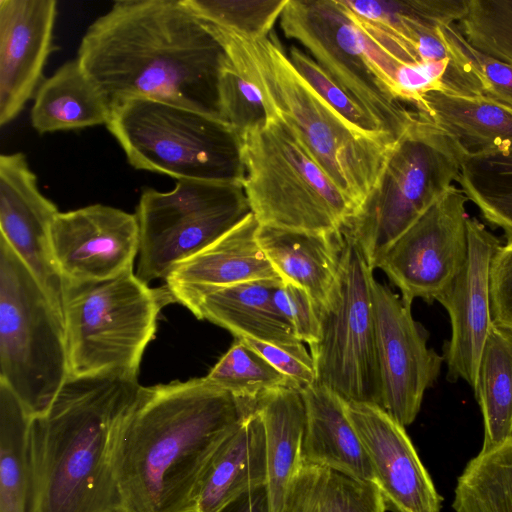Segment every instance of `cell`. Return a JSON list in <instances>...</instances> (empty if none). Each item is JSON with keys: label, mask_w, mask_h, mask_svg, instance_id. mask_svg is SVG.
Masks as SVG:
<instances>
[{"label": "cell", "mask_w": 512, "mask_h": 512, "mask_svg": "<svg viewBox=\"0 0 512 512\" xmlns=\"http://www.w3.org/2000/svg\"><path fill=\"white\" fill-rule=\"evenodd\" d=\"M372 301L381 407L405 427L416 419L424 393L437 382L444 358L428 347L429 333L413 318L411 305L375 278Z\"/></svg>", "instance_id": "14"}, {"label": "cell", "mask_w": 512, "mask_h": 512, "mask_svg": "<svg viewBox=\"0 0 512 512\" xmlns=\"http://www.w3.org/2000/svg\"><path fill=\"white\" fill-rule=\"evenodd\" d=\"M464 159L445 132L413 113L377 187L341 228L372 269L387 248L457 182Z\"/></svg>", "instance_id": "9"}, {"label": "cell", "mask_w": 512, "mask_h": 512, "mask_svg": "<svg viewBox=\"0 0 512 512\" xmlns=\"http://www.w3.org/2000/svg\"><path fill=\"white\" fill-rule=\"evenodd\" d=\"M330 512H386L378 485L331 471L328 481Z\"/></svg>", "instance_id": "41"}, {"label": "cell", "mask_w": 512, "mask_h": 512, "mask_svg": "<svg viewBox=\"0 0 512 512\" xmlns=\"http://www.w3.org/2000/svg\"><path fill=\"white\" fill-rule=\"evenodd\" d=\"M457 182L482 217L512 239V151L466 157Z\"/></svg>", "instance_id": "31"}, {"label": "cell", "mask_w": 512, "mask_h": 512, "mask_svg": "<svg viewBox=\"0 0 512 512\" xmlns=\"http://www.w3.org/2000/svg\"><path fill=\"white\" fill-rule=\"evenodd\" d=\"M468 255L452 285L437 299L448 312L451 337L443 348L446 379L465 380L472 389L483 347L493 323L490 298L492 259L502 244L475 217L467 219Z\"/></svg>", "instance_id": "16"}, {"label": "cell", "mask_w": 512, "mask_h": 512, "mask_svg": "<svg viewBox=\"0 0 512 512\" xmlns=\"http://www.w3.org/2000/svg\"><path fill=\"white\" fill-rule=\"evenodd\" d=\"M140 231L135 214L93 204L59 212L51 227V246L63 279L104 280L133 271Z\"/></svg>", "instance_id": "15"}, {"label": "cell", "mask_w": 512, "mask_h": 512, "mask_svg": "<svg viewBox=\"0 0 512 512\" xmlns=\"http://www.w3.org/2000/svg\"><path fill=\"white\" fill-rule=\"evenodd\" d=\"M110 115V105L74 59L39 85L34 95L31 124L44 134L106 125Z\"/></svg>", "instance_id": "27"}, {"label": "cell", "mask_w": 512, "mask_h": 512, "mask_svg": "<svg viewBox=\"0 0 512 512\" xmlns=\"http://www.w3.org/2000/svg\"><path fill=\"white\" fill-rule=\"evenodd\" d=\"M484 421L482 450L512 437V331L492 323L473 388Z\"/></svg>", "instance_id": "28"}, {"label": "cell", "mask_w": 512, "mask_h": 512, "mask_svg": "<svg viewBox=\"0 0 512 512\" xmlns=\"http://www.w3.org/2000/svg\"><path fill=\"white\" fill-rule=\"evenodd\" d=\"M167 304L162 287H149L133 271L104 280L63 279L69 376L114 373L137 379Z\"/></svg>", "instance_id": "5"}, {"label": "cell", "mask_w": 512, "mask_h": 512, "mask_svg": "<svg viewBox=\"0 0 512 512\" xmlns=\"http://www.w3.org/2000/svg\"><path fill=\"white\" fill-rule=\"evenodd\" d=\"M265 434L267 492L271 512H281L286 493L302 467L305 406L293 388L271 390L256 401Z\"/></svg>", "instance_id": "26"}, {"label": "cell", "mask_w": 512, "mask_h": 512, "mask_svg": "<svg viewBox=\"0 0 512 512\" xmlns=\"http://www.w3.org/2000/svg\"><path fill=\"white\" fill-rule=\"evenodd\" d=\"M279 23L388 134L397 141L405 134L413 112L373 73L360 32L340 0H288Z\"/></svg>", "instance_id": "12"}, {"label": "cell", "mask_w": 512, "mask_h": 512, "mask_svg": "<svg viewBox=\"0 0 512 512\" xmlns=\"http://www.w3.org/2000/svg\"><path fill=\"white\" fill-rule=\"evenodd\" d=\"M69 377L62 313L0 237V383L34 417Z\"/></svg>", "instance_id": "8"}, {"label": "cell", "mask_w": 512, "mask_h": 512, "mask_svg": "<svg viewBox=\"0 0 512 512\" xmlns=\"http://www.w3.org/2000/svg\"><path fill=\"white\" fill-rule=\"evenodd\" d=\"M57 16L55 0H0V125L13 121L36 93Z\"/></svg>", "instance_id": "19"}, {"label": "cell", "mask_w": 512, "mask_h": 512, "mask_svg": "<svg viewBox=\"0 0 512 512\" xmlns=\"http://www.w3.org/2000/svg\"><path fill=\"white\" fill-rule=\"evenodd\" d=\"M257 240L283 282L303 288L318 309L328 306L344 247L341 229L305 232L259 225Z\"/></svg>", "instance_id": "22"}, {"label": "cell", "mask_w": 512, "mask_h": 512, "mask_svg": "<svg viewBox=\"0 0 512 512\" xmlns=\"http://www.w3.org/2000/svg\"><path fill=\"white\" fill-rule=\"evenodd\" d=\"M448 30L480 77L484 96L512 109V65L473 47L458 24L449 25Z\"/></svg>", "instance_id": "38"}, {"label": "cell", "mask_w": 512, "mask_h": 512, "mask_svg": "<svg viewBox=\"0 0 512 512\" xmlns=\"http://www.w3.org/2000/svg\"><path fill=\"white\" fill-rule=\"evenodd\" d=\"M259 223L252 212L211 245L179 263L166 287H218L280 278L257 240Z\"/></svg>", "instance_id": "24"}, {"label": "cell", "mask_w": 512, "mask_h": 512, "mask_svg": "<svg viewBox=\"0 0 512 512\" xmlns=\"http://www.w3.org/2000/svg\"><path fill=\"white\" fill-rule=\"evenodd\" d=\"M218 95L222 120L239 135L268 119L260 89L243 67L228 54L219 77Z\"/></svg>", "instance_id": "36"}, {"label": "cell", "mask_w": 512, "mask_h": 512, "mask_svg": "<svg viewBox=\"0 0 512 512\" xmlns=\"http://www.w3.org/2000/svg\"><path fill=\"white\" fill-rule=\"evenodd\" d=\"M452 507L455 512H512V437L467 463Z\"/></svg>", "instance_id": "30"}, {"label": "cell", "mask_w": 512, "mask_h": 512, "mask_svg": "<svg viewBox=\"0 0 512 512\" xmlns=\"http://www.w3.org/2000/svg\"><path fill=\"white\" fill-rule=\"evenodd\" d=\"M205 22L258 39L267 36L288 0H184Z\"/></svg>", "instance_id": "34"}, {"label": "cell", "mask_w": 512, "mask_h": 512, "mask_svg": "<svg viewBox=\"0 0 512 512\" xmlns=\"http://www.w3.org/2000/svg\"><path fill=\"white\" fill-rule=\"evenodd\" d=\"M452 185L383 253L381 269L400 290L402 300L432 304L452 285L466 262L468 234L466 203Z\"/></svg>", "instance_id": "13"}, {"label": "cell", "mask_w": 512, "mask_h": 512, "mask_svg": "<svg viewBox=\"0 0 512 512\" xmlns=\"http://www.w3.org/2000/svg\"><path fill=\"white\" fill-rule=\"evenodd\" d=\"M76 59L111 108L143 98L222 119L218 84L227 54L184 0L114 2L88 27Z\"/></svg>", "instance_id": "1"}, {"label": "cell", "mask_w": 512, "mask_h": 512, "mask_svg": "<svg viewBox=\"0 0 512 512\" xmlns=\"http://www.w3.org/2000/svg\"><path fill=\"white\" fill-rule=\"evenodd\" d=\"M492 321L512 331V239L497 249L490 268Z\"/></svg>", "instance_id": "43"}, {"label": "cell", "mask_w": 512, "mask_h": 512, "mask_svg": "<svg viewBox=\"0 0 512 512\" xmlns=\"http://www.w3.org/2000/svg\"><path fill=\"white\" fill-rule=\"evenodd\" d=\"M262 356L276 370L291 380L301 391L317 382L316 369L311 353L302 342L272 344L250 337H237Z\"/></svg>", "instance_id": "39"}, {"label": "cell", "mask_w": 512, "mask_h": 512, "mask_svg": "<svg viewBox=\"0 0 512 512\" xmlns=\"http://www.w3.org/2000/svg\"><path fill=\"white\" fill-rule=\"evenodd\" d=\"M345 410L368 455L388 509L440 512L442 497L404 426L376 404L345 401Z\"/></svg>", "instance_id": "18"}, {"label": "cell", "mask_w": 512, "mask_h": 512, "mask_svg": "<svg viewBox=\"0 0 512 512\" xmlns=\"http://www.w3.org/2000/svg\"><path fill=\"white\" fill-rule=\"evenodd\" d=\"M305 406L302 465L376 483L368 455L345 410V401L315 383L300 391Z\"/></svg>", "instance_id": "21"}, {"label": "cell", "mask_w": 512, "mask_h": 512, "mask_svg": "<svg viewBox=\"0 0 512 512\" xmlns=\"http://www.w3.org/2000/svg\"><path fill=\"white\" fill-rule=\"evenodd\" d=\"M106 126L135 169L176 180L243 184L240 135L218 117L135 98L113 106Z\"/></svg>", "instance_id": "6"}, {"label": "cell", "mask_w": 512, "mask_h": 512, "mask_svg": "<svg viewBox=\"0 0 512 512\" xmlns=\"http://www.w3.org/2000/svg\"><path fill=\"white\" fill-rule=\"evenodd\" d=\"M343 236L344 247L330 302L325 308H317L320 340L309 346L316 383L347 402L381 407L372 301L374 269L356 243Z\"/></svg>", "instance_id": "11"}, {"label": "cell", "mask_w": 512, "mask_h": 512, "mask_svg": "<svg viewBox=\"0 0 512 512\" xmlns=\"http://www.w3.org/2000/svg\"><path fill=\"white\" fill-rule=\"evenodd\" d=\"M256 401L205 377L142 386L116 452L123 512H195L211 458Z\"/></svg>", "instance_id": "2"}, {"label": "cell", "mask_w": 512, "mask_h": 512, "mask_svg": "<svg viewBox=\"0 0 512 512\" xmlns=\"http://www.w3.org/2000/svg\"><path fill=\"white\" fill-rule=\"evenodd\" d=\"M244 193L260 226L333 232L354 215L349 200L277 117L240 134Z\"/></svg>", "instance_id": "7"}, {"label": "cell", "mask_w": 512, "mask_h": 512, "mask_svg": "<svg viewBox=\"0 0 512 512\" xmlns=\"http://www.w3.org/2000/svg\"><path fill=\"white\" fill-rule=\"evenodd\" d=\"M32 417L0 383V512H28Z\"/></svg>", "instance_id": "29"}, {"label": "cell", "mask_w": 512, "mask_h": 512, "mask_svg": "<svg viewBox=\"0 0 512 512\" xmlns=\"http://www.w3.org/2000/svg\"><path fill=\"white\" fill-rule=\"evenodd\" d=\"M267 484L265 434L254 411L218 448L198 486L195 512H219Z\"/></svg>", "instance_id": "25"}, {"label": "cell", "mask_w": 512, "mask_h": 512, "mask_svg": "<svg viewBox=\"0 0 512 512\" xmlns=\"http://www.w3.org/2000/svg\"><path fill=\"white\" fill-rule=\"evenodd\" d=\"M273 301L300 342L311 346L320 340L318 310L311 296L303 288L281 282L273 293Z\"/></svg>", "instance_id": "40"}, {"label": "cell", "mask_w": 512, "mask_h": 512, "mask_svg": "<svg viewBox=\"0 0 512 512\" xmlns=\"http://www.w3.org/2000/svg\"><path fill=\"white\" fill-rule=\"evenodd\" d=\"M458 27L473 47L512 65V0H469Z\"/></svg>", "instance_id": "35"}, {"label": "cell", "mask_w": 512, "mask_h": 512, "mask_svg": "<svg viewBox=\"0 0 512 512\" xmlns=\"http://www.w3.org/2000/svg\"><path fill=\"white\" fill-rule=\"evenodd\" d=\"M219 512H271L266 486L250 490Z\"/></svg>", "instance_id": "44"}, {"label": "cell", "mask_w": 512, "mask_h": 512, "mask_svg": "<svg viewBox=\"0 0 512 512\" xmlns=\"http://www.w3.org/2000/svg\"><path fill=\"white\" fill-rule=\"evenodd\" d=\"M414 115L445 132L466 157L512 151V109L485 96L423 95Z\"/></svg>", "instance_id": "23"}, {"label": "cell", "mask_w": 512, "mask_h": 512, "mask_svg": "<svg viewBox=\"0 0 512 512\" xmlns=\"http://www.w3.org/2000/svg\"><path fill=\"white\" fill-rule=\"evenodd\" d=\"M57 206L40 191L23 153L0 156V230L3 238L62 313L63 278L51 246ZM63 316V315H62Z\"/></svg>", "instance_id": "17"}, {"label": "cell", "mask_w": 512, "mask_h": 512, "mask_svg": "<svg viewBox=\"0 0 512 512\" xmlns=\"http://www.w3.org/2000/svg\"><path fill=\"white\" fill-rule=\"evenodd\" d=\"M141 388L114 373L67 378L32 417L28 512H123L116 452Z\"/></svg>", "instance_id": "3"}, {"label": "cell", "mask_w": 512, "mask_h": 512, "mask_svg": "<svg viewBox=\"0 0 512 512\" xmlns=\"http://www.w3.org/2000/svg\"><path fill=\"white\" fill-rule=\"evenodd\" d=\"M358 18L403 40L417 25L447 26L459 22L469 0L342 1Z\"/></svg>", "instance_id": "32"}, {"label": "cell", "mask_w": 512, "mask_h": 512, "mask_svg": "<svg viewBox=\"0 0 512 512\" xmlns=\"http://www.w3.org/2000/svg\"><path fill=\"white\" fill-rule=\"evenodd\" d=\"M207 24L260 89L268 119L277 116L288 127L356 213L380 182L397 142L370 138L346 121L296 70L274 32L249 39Z\"/></svg>", "instance_id": "4"}, {"label": "cell", "mask_w": 512, "mask_h": 512, "mask_svg": "<svg viewBox=\"0 0 512 512\" xmlns=\"http://www.w3.org/2000/svg\"><path fill=\"white\" fill-rule=\"evenodd\" d=\"M288 56L313 89L360 133L388 143L397 142L309 54L293 45Z\"/></svg>", "instance_id": "37"}, {"label": "cell", "mask_w": 512, "mask_h": 512, "mask_svg": "<svg viewBox=\"0 0 512 512\" xmlns=\"http://www.w3.org/2000/svg\"><path fill=\"white\" fill-rule=\"evenodd\" d=\"M205 378L238 398L250 400H257L278 388L299 390L291 380L238 339Z\"/></svg>", "instance_id": "33"}, {"label": "cell", "mask_w": 512, "mask_h": 512, "mask_svg": "<svg viewBox=\"0 0 512 512\" xmlns=\"http://www.w3.org/2000/svg\"><path fill=\"white\" fill-rule=\"evenodd\" d=\"M329 475V469L302 465L286 493L281 512H330Z\"/></svg>", "instance_id": "42"}, {"label": "cell", "mask_w": 512, "mask_h": 512, "mask_svg": "<svg viewBox=\"0 0 512 512\" xmlns=\"http://www.w3.org/2000/svg\"><path fill=\"white\" fill-rule=\"evenodd\" d=\"M250 211L243 184L177 180L174 189L143 190L136 210L140 245L136 276L163 279L240 222Z\"/></svg>", "instance_id": "10"}, {"label": "cell", "mask_w": 512, "mask_h": 512, "mask_svg": "<svg viewBox=\"0 0 512 512\" xmlns=\"http://www.w3.org/2000/svg\"><path fill=\"white\" fill-rule=\"evenodd\" d=\"M281 278L218 287L162 286L169 303L185 306L193 315L230 331L272 344L300 342L273 301Z\"/></svg>", "instance_id": "20"}]
</instances>
